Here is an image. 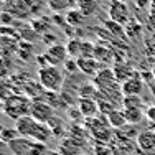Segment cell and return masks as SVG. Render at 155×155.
Listing matches in <instances>:
<instances>
[{
    "label": "cell",
    "mask_w": 155,
    "mask_h": 155,
    "mask_svg": "<svg viewBox=\"0 0 155 155\" xmlns=\"http://www.w3.org/2000/svg\"><path fill=\"white\" fill-rule=\"evenodd\" d=\"M31 102L33 101L28 96H25L23 93H17L3 101V114L13 120H18L20 117L30 116Z\"/></svg>",
    "instance_id": "2"
},
{
    "label": "cell",
    "mask_w": 155,
    "mask_h": 155,
    "mask_svg": "<svg viewBox=\"0 0 155 155\" xmlns=\"http://www.w3.org/2000/svg\"><path fill=\"white\" fill-rule=\"evenodd\" d=\"M64 18H66V23H68L69 27H81V25H84V21H86V17H84L78 8L68 12L64 15Z\"/></svg>",
    "instance_id": "20"
},
{
    "label": "cell",
    "mask_w": 155,
    "mask_h": 155,
    "mask_svg": "<svg viewBox=\"0 0 155 155\" xmlns=\"http://www.w3.org/2000/svg\"><path fill=\"white\" fill-rule=\"evenodd\" d=\"M140 33H142V25H140L137 20L130 18L129 23L125 25V35H127V38L135 40V38H139V36H140Z\"/></svg>",
    "instance_id": "22"
},
{
    "label": "cell",
    "mask_w": 155,
    "mask_h": 155,
    "mask_svg": "<svg viewBox=\"0 0 155 155\" xmlns=\"http://www.w3.org/2000/svg\"><path fill=\"white\" fill-rule=\"evenodd\" d=\"M143 87H145L143 81L135 73L134 78H130V79H127L125 83L120 84V93H122V96H140Z\"/></svg>",
    "instance_id": "10"
},
{
    "label": "cell",
    "mask_w": 155,
    "mask_h": 155,
    "mask_svg": "<svg viewBox=\"0 0 155 155\" xmlns=\"http://www.w3.org/2000/svg\"><path fill=\"white\" fill-rule=\"evenodd\" d=\"M94 58L97 60L99 63H104V64H107L114 60V51L110 50V46H102V45H96V51H94Z\"/></svg>",
    "instance_id": "18"
},
{
    "label": "cell",
    "mask_w": 155,
    "mask_h": 155,
    "mask_svg": "<svg viewBox=\"0 0 155 155\" xmlns=\"http://www.w3.org/2000/svg\"><path fill=\"white\" fill-rule=\"evenodd\" d=\"M78 109L81 110L83 117H86V119H94L99 116V102L94 97H79Z\"/></svg>",
    "instance_id": "9"
},
{
    "label": "cell",
    "mask_w": 155,
    "mask_h": 155,
    "mask_svg": "<svg viewBox=\"0 0 155 155\" xmlns=\"http://www.w3.org/2000/svg\"><path fill=\"white\" fill-rule=\"evenodd\" d=\"M43 40H45L46 43H51V45H54V41H56V36H54V35H48V33H46V35L43 36Z\"/></svg>",
    "instance_id": "31"
},
{
    "label": "cell",
    "mask_w": 155,
    "mask_h": 155,
    "mask_svg": "<svg viewBox=\"0 0 155 155\" xmlns=\"http://www.w3.org/2000/svg\"><path fill=\"white\" fill-rule=\"evenodd\" d=\"M122 106H124V109H142L143 99H142V96H124Z\"/></svg>",
    "instance_id": "23"
},
{
    "label": "cell",
    "mask_w": 155,
    "mask_h": 155,
    "mask_svg": "<svg viewBox=\"0 0 155 155\" xmlns=\"http://www.w3.org/2000/svg\"><path fill=\"white\" fill-rule=\"evenodd\" d=\"M76 63H78V69L83 74L91 78H96V74L101 71V66H102L96 58H78Z\"/></svg>",
    "instance_id": "11"
},
{
    "label": "cell",
    "mask_w": 155,
    "mask_h": 155,
    "mask_svg": "<svg viewBox=\"0 0 155 155\" xmlns=\"http://www.w3.org/2000/svg\"><path fill=\"white\" fill-rule=\"evenodd\" d=\"M63 66H64L66 73H74L76 69H78V63H76L74 58H68V61H66Z\"/></svg>",
    "instance_id": "28"
},
{
    "label": "cell",
    "mask_w": 155,
    "mask_h": 155,
    "mask_svg": "<svg viewBox=\"0 0 155 155\" xmlns=\"http://www.w3.org/2000/svg\"><path fill=\"white\" fill-rule=\"evenodd\" d=\"M15 129L20 137L31 139L40 143H46L48 140L53 137V130L50 129V125L38 122L31 116H25V117H20L18 120H15Z\"/></svg>",
    "instance_id": "1"
},
{
    "label": "cell",
    "mask_w": 155,
    "mask_h": 155,
    "mask_svg": "<svg viewBox=\"0 0 155 155\" xmlns=\"http://www.w3.org/2000/svg\"><path fill=\"white\" fill-rule=\"evenodd\" d=\"M79 97H97L99 96V89L94 83H86L83 86H79V91H78Z\"/></svg>",
    "instance_id": "24"
},
{
    "label": "cell",
    "mask_w": 155,
    "mask_h": 155,
    "mask_svg": "<svg viewBox=\"0 0 155 155\" xmlns=\"http://www.w3.org/2000/svg\"><path fill=\"white\" fill-rule=\"evenodd\" d=\"M120 2H124V3H130V2H135V0H120Z\"/></svg>",
    "instance_id": "32"
},
{
    "label": "cell",
    "mask_w": 155,
    "mask_h": 155,
    "mask_svg": "<svg viewBox=\"0 0 155 155\" xmlns=\"http://www.w3.org/2000/svg\"><path fill=\"white\" fill-rule=\"evenodd\" d=\"M135 140H137L139 149L143 150V152H152V150H155V130L147 129V130L139 132Z\"/></svg>",
    "instance_id": "13"
},
{
    "label": "cell",
    "mask_w": 155,
    "mask_h": 155,
    "mask_svg": "<svg viewBox=\"0 0 155 155\" xmlns=\"http://www.w3.org/2000/svg\"><path fill=\"white\" fill-rule=\"evenodd\" d=\"M3 12L13 17L15 20H28L33 13V0H5Z\"/></svg>",
    "instance_id": "4"
},
{
    "label": "cell",
    "mask_w": 155,
    "mask_h": 155,
    "mask_svg": "<svg viewBox=\"0 0 155 155\" xmlns=\"http://www.w3.org/2000/svg\"><path fill=\"white\" fill-rule=\"evenodd\" d=\"M107 15H109V20L117 21V23L124 25V27L132 18L129 3H124V2H120V0H110L109 7H107Z\"/></svg>",
    "instance_id": "5"
},
{
    "label": "cell",
    "mask_w": 155,
    "mask_h": 155,
    "mask_svg": "<svg viewBox=\"0 0 155 155\" xmlns=\"http://www.w3.org/2000/svg\"><path fill=\"white\" fill-rule=\"evenodd\" d=\"M38 81L45 91L61 93L64 86V73L60 69V66L48 64L45 68H38Z\"/></svg>",
    "instance_id": "3"
},
{
    "label": "cell",
    "mask_w": 155,
    "mask_h": 155,
    "mask_svg": "<svg viewBox=\"0 0 155 155\" xmlns=\"http://www.w3.org/2000/svg\"><path fill=\"white\" fill-rule=\"evenodd\" d=\"M145 119L155 127V104H150L149 107L145 109Z\"/></svg>",
    "instance_id": "27"
},
{
    "label": "cell",
    "mask_w": 155,
    "mask_h": 155,
    "mask_svg": "<svg viewBox=\"0 0 155 155\" xmlns=\"http://www.w3.org/2000/svg\"><path fill=\"white\" fill-rule=\"evenodd\" d=\"M94 152H96V155H112L110 153V149L109 147H106V145H96V149H94Z\"/></svg>",
    "instance_id": "30"
},
{
    "label": "cell",
    "mask_w": 155,
    "mask_h": 155,
    "mask_svg": "<svg viewBox=\"0 0 155 155\" xmlns=\"http://www.w3.org/2000/svg\"><path fill=\"white\" fill-rule=\"evenodd\" d=\"M81 152V147L76 143L74 139H69V140H64L60 147V153L61 155H79Z\"/></svg>",
    "instance_id": "21"
},
{
    "label": "cell",
    "mask_w": 155,
    "mask_h": 155,
    "mask_svg": "<svg viewBox=\"0 0 155 155\" xmlns=\"http://www.w3.org/2000/svg\"><path fill=\"white\" fill-rule=\"evenodd\" d=\"M46 7L51 10L53 13H68L71 10L78 8V0H46Z\"/></svg>",
    "instance_id": "12"
},
{
    "label": "cell",
    "mask_w": 155,
    "mask_h": 155,
    "mask_svg": "<svg viewBox=\"0 0 155 155\" xmlns=\"http://www.w3.org/2000/svg\"><path fill=\"white\" fill-rule=\"evenodd\" d=\"M78 10L84 17H93L99 10V0H78Z\"/></svg>",
    "instance_id": "16"
},
{
    "label": "cell",
    "mask_w": 155,
    "mask_h": 155,
    "mask_svg": "<svg viewBox=\"0 0 155 155\" xmlns=\"http://www.w3.org/2000/svg\"><path fill=\"white\" fill-rule=\"evenodd\" d=\"M17 137H20L18 135V132H17V129H2V134H0V139L3 140V142H7V143H10L12 140H15Z\"/></svg>",
    "instance_id": "26"
},
{
    "label": "cell",
    "mask_w": 155,
    "mask_h": 155,
    "mask_svg": "<svg viewBox=\"0 0 155 155\" xmlns=\"http://www.w3.org/2000/svg\"><path fill=\"white\" fill-rule=\"evenodd\" d=\"M135 5L139 10H149L152 7V0H135Z\"/></svg>",
    "instance_id": "29"
},
{
    "label": "cell",
    "mask_w": 155,
    "mask_h": 155,
    "mask_svg": "<svg viewBox=\"0 0 155 155\" xmlns=\"http://www.w3.org/2000/svg\"><path fill=\"white\" fill-rule=\"evenodd\" d=\"M30 116L33 119H36L38 122L48 124L56 114H54V109L46 101H33L31 109H30Z\"/></svg>",
    "instance_id": "6"
},
{
    "label": "cell",
    "mask_w": 155,
    "mask_h": 155,
    "mask_svg": "<svg viewBox=\"0 0 155 155\" xmlns=\"http://www.w3.org/2000/svg\"><path fill=\"white\" fill-rule=\"evenodd\" d=\"M107 122L110 127L114 129H124L127 125V119L124 116V110H119V109H114L110 114H107Z\"/></svg>",
    "instance_id": "17"
},
{
    "label": "cell",
    "mask_w": 155,
    "mask_h": 155,
    "mask_svg": "<svg viewBox=\"0 0 155 155\" xmlns=\"http://www.w3.org/2000/svg\"><path fill=\"white\" fill-rule=\"evenodd\" d=\"M43 56L46 58L48 64L51 66H60L64 64L68 61V50H66V45H60V43H54V45H50L46 48V51L43 53Z\"/></svg>",
    "instance_id": "7"
},
{
    "label": "cell",
    "mask_w": 155,
    "mask_h": 155,
    "mask_svg": "<svg viewBox=\"0 0 155 155\" xmlns=\"http://www.w3.org/2000/svg\"><path fill=\"white\" fill-rule=\"evenodd\" d=\"M152 8H155V0H152Z\"/></svg>",
    "instance_id": "33"
},
{
    "label": "cell",
    "mask_w": 155,
    "mask_h": 155,
    "mask_svg": "<svg viewBox=\"0 0 155 155\" xmlns=\"http://www.w3.org/2000/svg\"><path fill=\"white\" fill-rule=\"evenodd\" d=\"M81 48H83V40L79 38H69V41L66 43V50H68L69 58H81Z\"/></svg>",
    "instance_id": "19"
},
{
    "label": "cell",
    "mask_w": 155,
    "mask_h": 155,
    "mask_svg": "<svg viewBox=\"0 0 155 155\" xmlns=\"http://www.w3.org/2000/svg\"><path fill=\"white\" fill-rule=\"evenodd\" d=\"M112 71H114V76H116V79L119 84H122L127 79H130V78L135 76L134 69H132L127 63H116V64L112 66Z\"/></svg>",
    "instance_id": "15"
},
{
    "label": "cell",
    "mask_w": 155,
    "mask_h": 155,
    "mask_svg": "<svg viewBox=\"0 0 155 155\" xmlns=\"http://www.w3.org/2000/svg\"><path fill=\"white\" fill-rule=\"evenodd\" d=\"M124 116L127 119V124L135 125L142 120L143 114H142V109H124Z\"/></svg>",
    "instance_id": "25"
},
{
    "label": "cell",
    "mask_w": 155,
    "mask_h": 155,
    "mask_svg": "<svg viewBox=\"0 0 155 155\" xmlns=\"http://www.w3.org/2000/svg\"><path fill=\"white\" fill-rule=\"evenodd\" d=\"M104 28L107 30V33L112 38H116L117 43H124L127 41V35H125V27L117 21H112V20H106L104 21Z\"/></svg>",
    "instance_id": "14"
},
{
    "label": "cell",
    "mask_w": 155,
    "mask_h": 155,
    "mask_svg": "<svg viewBox=\"0 0 155 155\" xmlns=\"http://www.w3.org/2000/svg\"><path fill=\"white\" fill-rule=\"evenodd\" d=\"M35 140L27 139V137H17L15 140H12L8 145V150L12 152V155H31L33 149H35Z\"/></svg>",
    "instance_id": "8"
}]
</instances>
